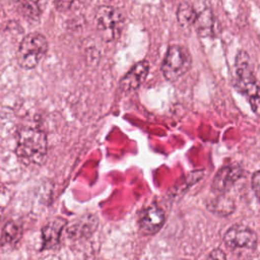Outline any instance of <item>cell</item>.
Instances as JSON below:
<instances>
[{"instance_id":"ffe728a7","label":"cell","mask_w":260,"mask_h":260,"mask_svg":"<svg viewBox=\"0 0 260 260\" xmlns=\"http://www.w3.org/2000/svg\"><path fill=\"white\" fill-rule=\"evenodd\" d=\"M2 215H3V210H2V208L0 207V219L2 218Z\"/></svg>"},{"instance_id":"5b68a950","label":"cell","mask_w":260,"mask_h":260,"mask_svg":"<svg viewBox=\"0 0 260 260\" xmlns=\"http://www.w3.org/2000/svg\"><path fill=\"white\" fill-rule=\"evenodd\" d=\"M96 28L105 42H113L120 38L124 27V16L113 6L102 5L95 11Z\"/></svg>"},{"instance_id":"52a82bcc","label":"cell","mask_w":260,"mask_h":260,"mask_svg":"<svg viewBox=\"0 0 260 260\" xmlns=\"http://www.w3.org/2000/svg\"><path fill=\"white\" fill-rule=\"evenodd\" d=\"M165 222V213L156 205L146 207L140 214L138 225L144 235H153L157 233Z\"/></svg>"},{"instance_id":"ba28073f","label":"cell","mask_w":260,"mask_h":260,"mask_svg":"<svg viewBox=\"0 0 260 260\" xmlns=\"http://www.w3.org/2000/svg\"><path fill=\"white\" fill-rule=\"evenodd\" d=\"M149 71V64L142 60L134 64L130 70L120 80V89L124 92H130L138 88L145 80Z\"/></svg>"},{"instance_id":"8fae6325","label":"cell","mask_w":260,"mask_h":260,"mask_svg":"<svg viewBox=\"0 0 260 260\" xmlns=\"http://www.w3.org/2000/svg\"><path fill=\"white\" fill-rule=\"evenodd\" d=\"M17 12L27 21H37L41 17L46 0H13Z\"/></svg>"},{"instance_id":"30bf717a","label":"cell","mask_w":260,"mask_h":260,"mask_svg":"<svg viewBox=\"0 0 260 260\" xmlns=\"http://www.w3.org/2000/svg\"><path fill=\"white\" fill-rule=\"evenodd\" d=\"M98 226V219L94 215H85L71 222L67 233L73 240L89 237Z\"/></svg>"},{"instance_id":"4fadbf2b","label":"cell","mask_w":260,"mask_h":260,"mask_svg":"<svg viewBox=\"0 0 260 260\" xmlns=\"http://www.w3.org/2000/svg\"><path fill=\"white\" fill-rule=\"evenodd\" d=\"M194 26L198 35L202 38L211 37L213 35L214 17L210 6H204L197 11Z\"/></svg>"},{"instance_id":"9a60e30c","label":"cell","mask_w":260,"mask_h":260,"mask_svg":"<svg viewBox=\"0 0 260 260\" xmlns=\"http://www.w3.org/2000/svg\"><path fill=\"white\" fill-rule=\"evenodd\" d=\"M20 226L13 220H9L5 223L1 234V243L4 245H12L20 238Z\"/></svg>"},{"instance_id":"3957f363","label":"cell","mask_w":260,"mask_h":260,"mask_svg":"<svg viewBox=\"0 0 260 260\" xmlns=\"http://www.w3.org/2000/svg\"><path fill=\"white\" fill-rule=\"evenodd\" d=\"M47 51V39L42 34L30 32L22 39L18 46L17 63L23 69H32L39 64Z\"/></svg>"},{"instance_id":"9c48e42d","label":"cell","mask_w":260,"mask_h":260,"mask_svg":"<svg viewBox=\"0 0 260 260\" xmlns=\"http://www.w3.org/2000/svg\"><path fill=\"white\" fill-rule=\"evenodd\" d=\"M243 176V170L238 164H231L221 168L212 182V189L216 192H225Z\"/></svg>"},{"instance_id":"e0dca14e","label":"cell","mask_w":260,"mask_h":260,"mask_svg":"<svg viewBox=\"0 0 260 260\" xmlns=\"http://www.w3.org/2000/svg\"><path fill=\"white\" fill-rule=\"evenodd\" d=\"M251 185H252V189L254 191L255 196L257 197V199L260 201V170L257 171L253 177H252V181H251Z\"/></svg>"},{"instance_id":"8992f818","label":"cell","mask_w":260,"mask_h":260,"mask_svg":"<svg viewBox=\"0 0 260 260\" xmlns=\"http://www.w3.org/2000/svg\"><path fill=\"white\" fill-rule=\"evenodd\" d=\"M225 245L235 249H254L257 244L256 233L243 224L232 225L223 237Z\"/></svg>"},{"instance_id":"d6986e66","label":"cell","mask_w":260,"mask_h":260,"mask_svg":"<svg viewBox=\"0 0 260 260\" xmlns=\"http://www.w3.org/2000/svg\"><path fill=\"white\" fill-rule=\"evenodd\" d=\"M205 260H226V257L222 250L214 249L213 251L210 252V254Z\"/></svg>"},{"instance_id":"7c38bea8","label":"cell","mask_w":260,"mask_h":260,"mask_svg":"<svg viewBox=\"0 0 260 260\" xmlns=\"http://www.w3.org/2000/svg\"><path fill=\"white\" fill-rule=\"evenodd\" d=\"M66 224V220L62 217H55L49 221L42 230L43 248L50 249L58 244L61 233Z\"/></svg>"},{"instance_id":"ac0fdd59","label":"cell","mask_w":260,"mask_h":260,"mask_svg":"<svg viewBox=\"0 0 260 260\" xmlns=\"http://www.w3.org/2000/svg\"><path fill=\"white\" fill-rule=\"evenodd\" d=\"M73 2L74 0H55V6L58 11L63 12L68 10L72 6Z\"/></svg>"},{"instance_id":"277c9868","label":"cell","mask_w":260,"mask_h":260,"mask_svg":"<svg viewBox=\"0 0 260 260\" xmlns=\"http://www.w3.org/2000/svg\"><path fill=\"white\" fill-rule=\"evenodd\" d=\"M192 58L189 50L181 45L169 47L161 64V72L169 81H176L189 71Z\"/></svg>"},{"instance_id":"2e32d148","label":"cell","mask_w":260,"mask_h":260,"mask_svg":"<svg viewBox=\"0 0 260 260\" xmlns=\"http://www.w3.org/2000/svg\"><path fill=\"white\" fill-rule=\"evenodd\" d=\"M234 203L232 200H230L229 198H216L214 199L211 204L209 205V209L217 212V213H221V214H229L234 210Z\"/></svg>"},{"instance_id":"6da1fadb","label":"cell","mask_w":260,"mask_h":260,"mask_svg":"<svg viewBox=\"0 0 260 260\" xmlns=\"http://www.w3.org/2000/svg\"><path fill=\"white\" fill-rule=\"evenodd\" d=\"M47 153L45 132L35 125L22 126L16 135V154L25 165H40Z\"/></svg>"},{"instance_id":"5bb4252c","label":"cell","mask_w":260,"mask_h":260,"mask_svg":"<svg viewBox=\"0 0 260 260\" xmlns=\"http://www.w3.org/2000/svg\"><path fill=\"white\" fill-rule=\"evenodd\" d=\"M197 16V10L189 2H181L177 9V20L182 27L194 25Z\"/></svg>"},{"instance_id":"7a4b0ae2","label":"cell","mask_w":260,"mask_h":260,"mask_svg":"<svg viewBox=\"0 0 260 260\" xmlns=\"http://www.w3.org/2000/svg\"><path fill=\"white\" fill-rule=\"evenodd\" d=\"M235 86L249 100L254 113L260 118V85L254 76L247 52L239 51L235 60Z\"/></svg>"}]
</instances>
